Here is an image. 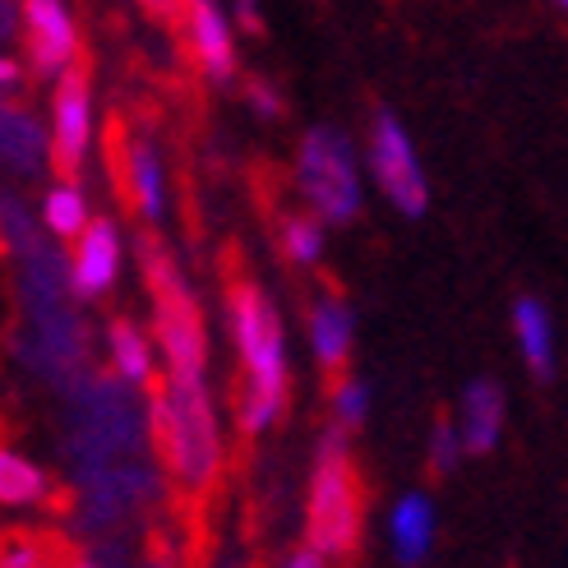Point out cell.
Segmentation results:
<instances>
[{
  "label": "cell",
  "mask_w": 568,
  "mask_h": 568,
  "mask_svg": "<svg viewBox=\"0 0 568 568\" xmlns=\"http://www.w3.org/2000/svg\"><path fill=\"white\" fill-rule=\"evenodd\" d=\"M232 333L245 365L236 425L245 435H264L287 407V343H282V320L273 301L254 282H236L232 287Z\"/></svg>",
  "instance_id": "obj_1"
},
{
  "label": "cell",
  "mask_w": 568,
  "mask_h": 568,
  "mask_svg": "<svg viewBox=\"0 0 568 568\" xmlns=\"http://www.w3.org/2000/svg\"><path fill=\"white\" fill-rule=\"evenodd\" d=\"M149 435L181 486L204 490L217 476L222 444H217V416L204 393V379H166L149 397Z\"/></svg>",
  "instance_id": "obj_2"
},
{
  "label": "cell",
  "mask_w": 568,
  "mask_h": 568,
  "mask_svg": "<svg viewBox=\"0 0 568 568\" xmlns=\"http://www.w3.org/2000/svg\"><path fill=\"white\" fill-rule=\"evenodd\" d=\"M139 264H144V282L153 296V333L162 343L166 379H204V320H199V301L190 292L185 273L166 254V245L144 232L139 236Z\"/></svg>",
  "instance_id": "obj_3"
},
{
  "label": "cell",
  "mask_w": 568,
  "mask_h": 568,
  "mask_svg": "<svg viewBox=\"0 0 568 568\" xmlns=\"http://www.w3.org/2000/svg\"><path fill=\"white\" fill-rule=\"evenodd\" d=\"M310 546L328 559H343L361 541V476L347 453V435L328 430L310 471V514H305Z\"/></svg>",
  "instance_id": "obj_4"
},
{
  "label": "cell",
  "mask_w": 568,
  "mask_h": 568,
  "mask_svg": "<svg viewBox=\"0 0 568 568\" xmlns=\"http://www.w3.org/2000/svg\"><path fill=\"white\" fill-rule=\"evenodd\" d=\"M296 185L310 199V209L324 222H352L361 213V166L352 144L337 130L320 125L301 139Z\"/></svg>",
  "instance_id": "obj_5"
},
{
  "label": "cell",
  "mask_w": 568,
  "mask_h": 568,
  "mask_svg": "<svg viewBox=\"0 0 568 568\" xmlns=\"http://www.w3.org/2000/svg\"><path fill=\"white\" fill-rule=\"evenodd\" d=\"M371 172L379 190L388 194V204L403 217H420L430 209V181L420 172V158L412 149L403 121L388 106L375 111V125H371Z\"/></svg>",
  "instance_id": "obj_6"
},
{
  "label": "cell",
  "mask_w": 568,
  "mask_h": 568,
  "mask_svg": "<svg viewBox=\"0 0 568 568\" xmlns=\"http://www.w3.org/2000/svg\"><path fill=\"white\" fill-rule=\"evenodd\" d=\"M93 139V89L83 70H65L51 93V166L65 181L83 166Z\"/></svg>",
  "instance_id": "obj_7"
},
{
  "label": "cell",
  "mask_w": 568,
  "mask_h": 568,
  "mask_svg": "<svg viewBox=\"0 0 568 568\" xmlns=\"http://www.w3.org/2000/svg\"><path fill=\"white\" fill-rule=\"evenodd\" d=\"M23 33H28V65L42 79H61L74 70L79 55V33L65 10V0H23Z\"/></svg>",
  "instance_id": "obj_8"
},
{
  "label": "cell",
  "mask_w": 568,
  "mask_h": 568,
  "mask_svg": "<svg viewBox=\"0 0 568 568\" xmlns=\"http://www.w3.org/2000/svg\"><path fill=\"white\" fill-rule=\"evenodd\" d=\"M185 33H190L194 65L204 70L209 83L236 79V38L222 0H185Z\"/></svg>",
  "instance_id": "obj_9"
},
{
  "label": "cell",
  "mask_w": 568,
  "mask_h": 568,
  "mask_svg": "<svg viewBox=\"0 0 568 568\" xmlns=\"http://www.w3.org/2000/svg\"><path fill=\"white\" fill-rule=\"evenodd\" d=\"M116 277H121V232H116V222L93 217L89 232L74 241L70 287L83 301H98V296H106L111 287H116Z\"/></svg>",
  "instance_id": "obj_10"
},
{
  "label": "cell",
  "mask_w": 568,
  "mask_h": 568,
  "mask_svg": "<svg viewBox=\"0 0 568 568\" xmlns=\"http://www.w3.org/2000/svg\"><path fill=\"white\" fill-rule=\"evenodd\" d=\"M352 343H356V315L347 301L337 296H324L315 310H310V352H315L320 371L324 375H337L352 356Z\"/></svg>",
  "instance_id": "obj_11"
},
{
  "label": "cell",
  "mask_w": 568,
  "mask_h": 568,
  "mask_svg": "<svg viewBox=\"0 0 568 568\" xmlns=\"http://www.w3.org/2000/svg\"><path fill=\"white\" fill-rule=\"evenodd\" d=\"M388 541H393V555L397 564H425V555H430L435 546V504L430 495H403L393 504V514H388Z\"/></svg>",
  "instance_id": "obj_12"
},
{
  "label": "cell",
  "mask_w": 568,
  "mask_h": 568,
  "mask_svg": "<svg viewBox=\"0 0 568 568\" xmlns=\"http://www.w3.org/2000/svg\"><path fill=\"white\" fill-rule=\"evenodd\" d=\"M458 430L467 439V453H495L504 439V393L495 379H471L463 388V420Z\"/></svg>",
  "instance_id": "obj_13"
},
{
  "label": "cell",
  "mask_w": 568,
  "mask_h": 568,
  "mask_svg": "<svg viewBox=\"0 0 568 568\" xmlns=\"http://www.w3.org/2000/svg\"><path fill=\"white\" fill-rule=\"evenodd\" d=\"M0 149H6L10 172L38 176L42 162H51V130L28 116V111L6 106V116H0Z\"/></svg>",
  "instance_id": "obj_14"
},
{
  "label": "cell",
  "mask_w": 568,
  "mask_h": 568,
  "mask_svg": "<svg viewBox=\"0 0 568 568\" xmlns=\"http://www.w3.org/2000/svg\"><path fill=\"white\" fill-rule=\"evenodd\" d=\"M125 190L134 199L139 217L162 222V213H166V172H162V158L153 153V144H144V139H130L125 144Z\"/></svg>",
  "instance_id": "obj_15"
},
{
  "label": "cell",
  "mask_w": 568,
  "mask_h": 568,
  "mask_svg": "<svg viewBox=\"0 0 568 568\" xmlns=\"http://www.w3.org/2000/svg\"><path fill=\"white\" fill-rule=\"evenodd\" d=\"M514 337H518V352L527 361V371L536 379H555V324H550L546 305L536 296H523L514 305Z\"/></svg>",
  "instance_id": "obj_16"
},
{
  "label": "cell",
  "mask_w": 568,
  "mask_h": 568,
  "mask_svg": "<svg viewBox=\"0 0 568 568\" xmlns=\"http://www.w3.org/2000/svg\"><path fill=\"white\" fill-rule=\"evenodd\" d=\"M106 347H111V365H116V379L130 388H144L153 379V347L149 337L139 333V324L116 320L106 333Z\"/></svg>",
  "instance_id": "obj_17"
},
{
  "label": "cell",
  "mask_w": 568,
  "mask_h": 568,
  "mask_svg": "<svg viewBox=\"0 0 568 568\" xmlns=\"http://www.w3.org/2000/svg\"><path fill=\"white\" fill-rule=\"evenodd\" d=\"M89 204H83V194L74 181H61L51 185L47 199H42V226L51 236H65V241H79L83 232H89Z\"/></svg>",
  "instance_id": "obj_18"
},
{
  "label": "cell",
  "mask_w": 568,
  "mask_h": 568,
  "mask_svg": "<svg viewBox=\"0 0 568 568\" xmlns=\"http://www.w3.org/2000/svg\"><path fill=\"white\" fill-rule=\"evenodd\" d=\"M0 499H6L10 508L47 499V471L38 463H28L23 453L6 448L0 453Z\"/></svg>",
  "instance_id": "obj_19"
},
{
  "label": "cell",
  "mask_w": 568,
  "mask_h": 568,
  "mask_svg": "<svg viewBox=\"0 0 568 568\" xmlns=\"http://www.w3.org/2000/svg\"><path fill=\"white\" fill-rule=\"evenodd\" d=\"M282 254L301 268L324 260V217H282Z\"/></svg>",
  "instance_id": "obj_20"
},
{
  "label": "cell",
  "mask_w": 568,
  "mask_h": 568,
  "mask_svg": "<svg viewBox=\"0 0 568 568\" xmlns=\"http://www.w3.org/2000/svg\"><path fill=\"white\" fill-rule=\"evenodd\" d=\"M333 416H337V425H361L365 416H371V384L365 379H356V375H337V384H333Z\"/></svg>",
  "instance_id": "obj_21"
},
{
  "label": "cell",
  "mask_w": 568,
  "mask_h": 568,
  "mask_svg": "<svg viewBox=\"0 0 568 568\" xmlns=\"http://www.w3.org/2000/svg\"><path fill=\"white\" fill-rule=\"evenodd\" d=\"M467 453V439L463 430L453 420H435V430H430V471L435 476H453L458 471V458Z\"/></svg>",
  "instance_id": "obj_22"
},
{
  "label": "cell",
  "mask_w": 568,
  "mask_h": 568,
  "mask_svg": "<svg viewBox=\"0 0 568 568\" xmlns=\"http://www.w3.org/2000/svg\"><path fill=\"white\" fill-rule=\"evenodd\" d=\"M245 102H250V111L260 121H277L282 116V98H277V89H273L268 79H250L245 83Z\"/></svg>",
  "instance_id": "obj_23"
},
{
  "label": "cell",
  "mask_w": 568,
  "mask_h": 568,
  "mask_svg": "<svg viewBox=\"0 0 568 568\" xmlns=\"http://www.w3.org/2000/svg\"><path fill=\"white\" fill-rule=\"evenodd\" d=\"M139 10H149L153 19H176V14H185V0H134Z\"/></svg>",
  "instance_id": "obj_24"
},
{
  "label": "cell",
  "mask_w": 568,
  "mask_h": 568,
  "mask_svg": "<svg viewBox=\"0 0 568 568\" xmlns=\"http://www.w3.org/2000/svg\"><path fill=\"white\" fill-rule=\"evenodd\" d=\"M236 23L245 28V33H260L264 19H260V0H236Z\"/></svg>",
  "instance_id": "obj_25"
},
{
  "label": "cell",
  "mask_w": 568,
  "mask_h": 568,
  "mask_svg": "<svg viewBox=\"0 0 568 568\" xmlns=\"http://www.w3.org/2000/svg\"><path fill=\"white\" fill-rule=\"evenodd\" d=\"M324 559H328V555H320L315 546H305V550H296V555L282 559V568H324Z\"/></svg>",
  "instance_id": "obj_26"
},
{
  "label": "cell",
  "mask_w": 568,
  "mask_h": 568,
  "mask_svg": "<svg viewBox=\"0 0 568 568\" xmlns=\"http://www.w3.org/2000/svg\"><path fill=\"white\" fill-rule=\"evenodd\" d=\"M0 79H6V89H14V83L23 79V70H19L14 61H6V65H0Z\"/></svg>",
  "instance_id": "obj_27"
},
{
  "label": "cell",
  "mask_w": 568,
  "mask_h": 568,
  "mask_svg": "<svg viewBox=\"0 0 568 568\" xmlns=\"http://www.w3.org/2000/svg\"><path fill=\"white\" fill-rule=\"evenodd\" d=\"M70 568H98V559H89V555H74V559H70Z\"/></svg>",
  "instance_id": "obj_28"
},
{
  "label": "cell",
  "mask_w": 568,
  "mask_h": 568,
  "mask_svg": "<svg viewBox=\"0 0 568 568\" xmlns=\"http://www.w3.org/2000/svg\"><path fill=\"white\" fill-rule=\"evenodd\" d=\"M550 6H555V10H564V14H568V0H550Z\"/></svg>",
  "instance_id": "obj_29"
}]
</instances>
